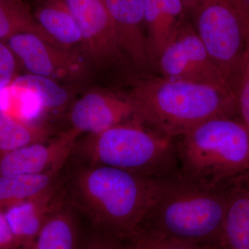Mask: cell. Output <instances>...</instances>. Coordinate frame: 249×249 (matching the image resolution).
<instances>
[{"mask_svg":"<svg viewBox=\"0 0 249 249\" xmlns=\"http://www.w3.org/2000/svg\"><path fill=\"white\" fill-rule=\"evenodd\" d=\"M230 184L210 186L178 170L157 178L140 231L213 249L220 247Z\"/></svg>","mask_w":249,"mask_h":249,"instance_id":"cell-1","label":"cell"},{"mask_svg":"<svg viewBox=\"0 0 249 249\" xmlns=\"http://www.w3.org/2000/svg\"><path fill=\"white\" fill-rule=\"evenodd\" d=\"M127 96L133 120L170 138H179L211 119L239 117L235 96L213 85L147 76L137 80Z\"/></svg>","mask_w":249,"mask_h":249,"instance_id":"cell-2","label":"cell"},{"mask_svg":"<svg viewBox=\"0 0 249 249\" xmlns=\"http://www.w3.org/2000/svg\"><path fill=\"white\" fill-rule=\"evenodd\" d=\"M157 179L91 164L77 173L73 195L77 205L104 233L128 240L138 233L146 217Z\"/></svg>","mask_w":249,"mask_h":249,"instance_id":"cell-3","label":"cell"},{"mask_svg":"<svg viewBox=\"0 0 249 249\" xmlns=\"http://www.w3.org/2000/svg\"><path fill=\"white\" fill-rule=\"evenodd\" d=\"M178 139V170L188 178L225 186L249 172V130L239 117L211 119Z\"/></svg>","mask_w":249,"mask_h":249,"instance_id":"cell-4","label":"cell"},{"mask_svg":"<svg viewBox=\"0 0 249 249\" xmlns=\"http://www.w3.org/2000/svg\"><path fill=\"white\" fill-rule=\"evenodd\" d=\"M177 139L132 119L89 134L83 150L91 164L107 165L157 179L178 170Z\"/></svg>","mask_w":249,"mask_h":249,"instance_id":"cell-5","label":"cell"},{"mask_svg":"<svg viewBox=\"0 0 249 249\" xmlns=\"http://www.w3.org/2000/svg\"><path fill=\"white\" fill-rule=\"evenodd\" d=\"M195 28L236 98L249 32L243 0H199Z\"/></svg>","mask_w":249,"mask_h":249,"instance_id":"cell-6","label":"cell"},{"mask_svg":"<svg viewBox=\"0 0 249 249\" xmlns=\"http://www.w3.org/2000/svg\"><path fill=\"white\" fill-rule=\"evenodd\" d=\"M156 66L166 78L229 90L196 28L188 19L160 55Z\"/></svg>","mask_w":249,"mask_h":249,"instance_id":"cell-7","label":"cell"},{"mask_svg":"<svg viewBox=\"0 0 249 249\" xmlns=\"http://www.w3.org/2000/svg\"><path fill=\"white\" fill-rule=\"evenodd\" d=\"M5 42L31 74L53 80H77L88 71V60L83 55L49 43L35 34H17Z\"/></svg>","mask_w":249,"mask_h":249,"instance_id":"cell-8","label":"cell"},{"mask_svg":"<svg viewBox=\"0 0 249 249\" xmlns=\"http://www.w3.org/2000/svg\"><path fill=\"white\" fill-rule=\"evenodd\" d=\"M81 31L83 50L98 68L127 61L118 43L114 25L103 0H61Z\"/></svg>","mask_w":249,"mask_h":249,"instance_id":"cell-9","label":"cell"},{"mask_svg":"<svg viewBox=\"0 0 249 249\" xmlns=\"http://www.w3.org/2000/svg\"><path fill=\"white\" fill-rule=\"evenodd\" d=\"M80 134L71 127L49 142H36L0 155V176L57 175Z\"/></svg>","mask_w":249,"mask_h":249,"instance_id":"cell-10","label":"cell"},{"mask_svg":"<svg viewBox=\"0 0 249 249\" xmlns=\"http://www.w3.org/2000/svg\"><path fill=\"white\" fill-rule=\"evenodd\" d=\"M133 114V107L127 95L92 91L74 103L69 117L71 127L80 133L95 134L132 120Z\"/></svg>","mask_w":249,"mask_h":249,"instance_id":"cell-11","label":"cell"},{"mask_svg":"<svg viewBox=\"0 0 249 249\" xmlns=\"http://www.w3.org/2000/svg\"><path fill=\"white\" fill-rule=\"evenodd\" d=\"M118 43L127 62L137 68L150 67L146 47L145 0H103Z\"/></svg>","mask_w":249,"mask_h":249,"instance_id":"cell-12","label":"cell"},{"mask_svg":"<svg viewBox=\"0 0 249 249\" xmlns=\"http://www.w3.org/2000/svg\"><path fill=\"white\" fill-rule=\"evenodd\" d=\"M188 15L181 0H145L144 24L150 66H156L186 22Z\"/></svg>","mask_w":249,"mask_h":249,"instance_id":"cell-13","label":"cell"},{"mask_svg":"<svg viewBox=\"0 0 249 249\" xmlns=\"http://www.w3.org/2000/svg\"><path fill=\"white\" fill-rule=\"evenodd\" d=\"M62 205L55 185L40 196L4 209L10 227L21 249L34 242L51 214Z\"/></svg>","mask_w":249,"mask_h":249,"instance_id":"cell-14","label":"cell"},{"mask_svg":"<svg viewBox=\"0 0 249 249\" xmlns=\"http://www.w3.org/2000/svg\"><path fill=\"white\" fill-rule=\"evenodd\" d=\"M220 248L249 249V172L229 186Z\"/></svg>","mask_w":249,"mask_h":249,"instance_id":"cell-15","label":"cell"},{"mask_svg":"<svg viewBox=\"0 0 249 249\" xmlns=\"http://www.w3.org/2000/svg\"><path fill=\"white\" fill-rule=\"evenodd\" d=\"M34 16L46 34L64 48L82 44L80 28L61 0H45L36 8Z\"/></svg>","mask_w":249,"mask_h":249,"instance_id":"cell-16","label":"cell"},{"mask_svg":"<svg viewBox=\"0 0 249 249\" xmlns=\"http://www.w3.org/2000/svg\"><path fill=\"white\" fill-rule=\"evenodd\" d=\"M25 249H78V229L71 213L60 206Z\"/></svg>","mask_w":249,"mask_h":249,"instance_id":"cell-17","label":"cell"},{"mask_svg":"<svg viewBox=\"0 0 249 249\" xmlns=\"http://www.w3.org/2000/svg\"><path fill=\"white\" fill-rule=\"evenodd\" d=\"M49 125L0 112V155L36 142H47L52 136Z\"/></svg>","mask_w":249,"mask_h":249,"instance_id":"cell-18","label":"cell"},{"mask_svg":"<svg viewBox=\"0 0 249 249\" xmlns=\"http://www.w3.org/2000/svg\"><path fill=\"white\" fill-rule=\"evenodd\" d=\"M57 175L0 176V208L33 199L55 186Z\"/></svg>","mask_w":249,"mask_h":249,"instance_id":"cell-19","label":"cell"},{"mask_svg":"<svg viewBox=\"0 0 249 249\" xmlns=\"http://www.w3.org/2000/svg\"><path fill=\"white\" fill-rule=\"evenodd\" d=\"M22 33H32L49 43L60 46L47 35L23 0H0V40Z\"/></svg>","mask_w":249,"mask_h":249,"instance_id":"cell-20","label":"cell"},{"mask_svg":"<svg viewBox=\"0 0 249 249\" xmlns=\"http://www.w3.org/2000/svg\"><path fill=\"white\" fill-rule=\"evenodd\" d=\"M11 83L27 89L37 100L44 114L64 107L69 101V93L55 80L38 75L17 76Z\"/></svg>","mask_w":249,"mask_h":249,"instance_id":"cell-21","label":"cell"},{"mask_svg":"<svg viewBox=\"0 0 249 249\" xmlns=\"http://www.w3.org/2000/svg\"><path fill=\"white\" fill-rule=\"evenodd\" d=\"M128 241V243L126 245L127 249H213L142 231Z\"/></svg>","mask_w":249,"mask_h":249,"instance_id":"cell-22","label":"cell"},{"mask_svg":"<svg viewBox=\"0 0 249 249\" xmlns=\"http://www.w3.org/2000/svg\"><path fill=\"white\" fill-rule=\"evenodd\" d=\"M236 102L239 118L249 130V32L242 73L236 93Z\"/></svg>","mask_w":249,"mask_h":249,"instance_id":"cell-23","label":"cell"},{"mask_svg":"<svg viewBox=\"0 0 249 249\" xmlns=\"http://www.w3.org/2000/svg\"><path fill=\"white\" fill-rule=\"evenodd\" d=\"M17 58L4 41L0 40V89L8 86L17 76Z\"/></svg>","mask_w":249,"mask_h":249,"instance_id":"cell-24","label":"cell"},{"mask_svg":"<svg viewBox=\"0 0 249 249\" xmlns=\"http://www.w3.org/2000/svg\"><path fill=\"white\" fill-rule=\"evenodd\" d=\"M0 249H21L10 227L4 209L0 208Z\"/></svg>","mask_w":249,"mask_h":249,"instance_id":"cell-25","label":"cell"},{"mask_svg":"<svg viewBox=\"0 0 249 249\" xmlns=\"http://www.w3.org/2000/svg\"><path fill=\"white\" fill-rule=\"evenodd\" d=\"M82 249H127L122 240L104 233L90 240Z\"/></svg>","mask_w":249,"mask_h":249,"instance_id":"cell-26","label":"cell"},{"mask_svg":"<svg viewBox=\"0 0 249 249\" xmlns=\"http://www.w3.org/2000/svg\"><path fill=\"white\" fill-rule=\"evenodd\" d=\"M199 1V0H181L185 7L186 8L188 14L190 15H193L194 11H196Z\"/></svg>","mask_w":249,"mask_h":249,"instance_id":"cell-27","label":"cell"},{"mask_svg":"<svg viewBox=\"0 0 249 249\" xmlns=\"http://www.w3.org/2000/svg\"><path fill=\"white\" fill-rule=\"evenodd\" d=\"M244 2L245 3V4L247 5V7L249 10V0H243Z\"/></svg>","mask_w":249,"mask_h":249,"instance_id":"cell-28","label":"cell"}]
</instances>
